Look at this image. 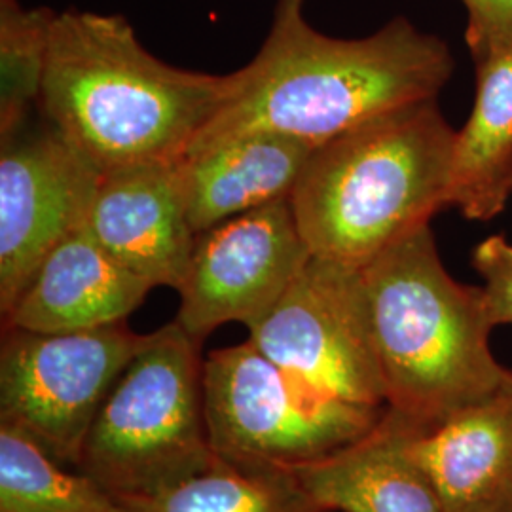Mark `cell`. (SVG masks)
<instances>
[{
    "label": "cell",
    "mask_w": 512,
    "mask_h": 512,
    "mask_svg": "<svg viewBox=\"0 0 512 512\" xmlns=\"http://www.w3.org/2000/svg\"><path fill=\"white\" fill-rule=\"evenodd\" d=\"M302 2L277 0L264 44L230 73V92L184 158L262 131L319 147L389 110L437 99L454 74L446 42L410 19L365 38L329 37L306 21Z\"/></svg>",
    "instance_id": "obj_1"
},
{
    "label": "cell",
    "mask_w": 512,
    "mask_h": 512,
    "mask_svg": "<svg viewBox=\"0 0 512 512\" xmlns=\"http://www.w3.org/2000/svg\"><path fill=\"white\" fill-rule=\"evenodd\" d=\"M230 74L167 65L118 14L57 12L38 99L44 120L101 173L181 162L230 92Z\"/></svg>",
    "instance_id": "obj_2"
},
{
    "label": "cell",
    "mask_w": 512,
    "mask_h": 512,
    "mask_svg": "<svg viewBox=\"0 0 512 512\" xmlns=\"http://www.w3.org/2000/svg\"><path fill=\"white\" fill-rule=\"evenodd\" d=\"M458 131L437 99L389 110L313 148L291 194L311 255L365 266L448 207Z\"/></svg>",
    "instance_id": "obj_3"
},
{
    "label": "cell",
    "mask_w": 512,
    "mask_h": 512,
    "mask_svg": "<svg viewBox=\"0 0 512 512\" xmlns=\"http://www.w3.org/2000/svg\"><path fill=\"white\" fill-rule=\"evenodd\" d=\"M389 408L437 427L511 378L490 351L482 287L446 272L429 224L361 266Z\"/></svg>",
    "instance_id": "obj_4"
},
{
    "label": "cell",
    "mask_w": 512,
    "mask_h": 512,
    "mask_svg": "<svg viewBox=\"0 0 512 512\" xmlns=\"http://www.w3.org/2000/svg\"><path fill=\"white\" fill-rule=\"evenodd\" d=\"M200 348L177 321L150 332L101 404L76 469L118 497H139L215 467Z\"/></svg>",
    "instance_id": "obj_5"
},
{
    "label": "cell",
    "mask_w": 512,
    "mask_h": 512,
    "mask_svg": "<svg viewBox=\"0 0 512 512\" xmlns=\"http://www.w3.org/2000/svg\"><path fill=\"white\" fill-rule=\"evenodd\" d=\"M384 410L317 395L251 340L215 349L203 361L211 448L220 461L241 469L293 473L365 435Z\"/></svg>",
    "instance_id": "obj_6"
},
{
    "label": "cell",
    "mask_w": 512,
    "mask_h": 512,
    "mask_svg": "<svg viewBox=\"0 0 512 512\" xmlns=\"http://www.w3.org/2000/svg\"><path fill=\"white\" fill-rule=\"evenodd\" d=\"M147 338L126 323L78 332L4 327L0 425L76 469L101 404Z\"/></svg>",
    "instance_id": "obj_7"
},
{
    "label": "cell",
    "mask_w": 512,
    "mask_h": 512,
    "mask_svg": "<svg viewBox=\"0 0 512 512\" xmlns=\"http://www.w3.org/2000/svg\"><path fill=\"white\" fill-rule=\"evenodd\" d=\"M249 340L317 395L384 410L361 268L311 255Z\"/></svg>",
    "instance_id": "obj_8"
},
{
    "label": "cell",
    "mask_w": 512,
    "mask_h": 512,
    "mask_svg": "<svg viewBox=\"0 0 512 512\" xmlns=\"http://www.w3.org/2000/svg\"><path fill=\"white\" fill-rule=\"evenodd\" d=\"M310 256L291 198L224 220L196 238L175 321L200 342L234 321L253 329Z\"/></svg>",
    "instance_id": "obj_9"
},
{
    "label": "cell",
    "mask_w": 512,
    "mask_h": 512,
    "mask_svg": "<svg viewBox=\"0 0 512 512\" xmlns=\"http://www.w3.org/2000/svg\"><path fill=\"white\" fill-rule=\"evenodd\" d=\"M0 313L57 243L86 226L101 171L54 126L0 141Z\"/></svg>",
    "instance_id": "obj_10"
},
{
    "label": "cell",
    "mask_w": 512,
    "mask_h": 512,
    "mask_svg": "<svg viewBox=\"0 0 512 512\" xmlns=\"http://www.w3.org/2000/svg\"><path fill=\"white\" fill-rule=\"evenodd\" d=\"M86 228L133 274L177 291L198 238L186 211L181 162L103 173Z\"/></svg>",
    "instance_id": "obj_11"
},
{
    "label": "cell",
    "mask_w": 512,
    "mask_h": 512,
    "mask_svg": "<svg viewBox=\"0 0 512 512\" xmlns=\"http://www.w3.org/2000/svg\"><path fill=\"white\" fill-rule=\"evenodd\" d=\"M427 429L385 406L365 435L291 475L325 512H444L439 484L418 450Z\"/></svg>",
    "instance_id": "obj_12"
},
{
    "label": "cell",
    "mask_w": 512,
    "mask_h": 512,
    "mask_svg": "<svg viewBox=\"0 0 512 512\" xmlns=\"http://www.w3.org/2000/svg\"><path fill=\"white\" fill-rule=\"evenodd\" d=\"M154 287L78 228L44 258L2 329L78 332L126 323Z\"/></svg>",
    "instance_id": "obj_13"
},
{
    "label": "cell",
    "mask_w": 512,
    "mask_h": 512,
    "mask_svg": "<svg viewBox=\"0 0 512 512\" xmlns=\"http://www.w3.org/2000/svg\"><path fill=\"white\" fill-rule=\"evenodd\" d=\"M313 148L279 133H249L181 160L196 234L264 205L289 200Z\"/></svg>",
    "instance_id": "obj_14"
},
{
    "label": "cell",
    "mask_w": 512,
    "mask_h": 512,
    "mask_svg": "<svg viewBox=\"0 0 512 512\" xmlns=\"http://www.w3.org/2000/svg\"><path fill=\"white\" fill-rule=\"evenodd\" d=\"M512 196V54L476 65L473 112L458 131L448 207L469 220L497 217Z\"/></svg>",
    "instance_id": "obj_15"
},
{
    "label": "cell",
    "mask_w": 512,
    "mask_h": 512,
    "mask_svg": "<svg viewBox=\"0 0 512 512\" xmlns=\"http://www.w3.org/2000/svg\"><path fill=\"white\" fill-rule=\"evenodd\" d=\"M444 512L512 486V374L494 395L421 433Z\"/></svg>",
    "instance_id": "obj_16"
},
{
    "label": "cell",
    "mask_w": 512,
    "mask_h": 512,
    "mask_svg": "<svg viewBox=\"0 0 512 512\" xmlns=\"http://www.w3.org/2000/svg\"><path fill=\"white\" fill-rule=\"evenodd\" d=\"M0 512H135L80 469L0 425Z\"/></svg>",
    "instance_id": "obj_17"
},
{
    "label": "cell",
    "mask_w": 512,
    "mask_h": 512,
    "mask_svg": "<svg viewBox=\"0 0 512 512\" xmlns=\"http://www.w3.org/2000/svg\"><path fill=\"white\" fill-rule=\"evenodd\" d=\"M135 512H325L291 473L215 467L154 494L120 497Z\"/></svg>",
    "instance_id": "obj_18"
},
{
    "label": "cell",
    "mask_w": 512,
    "mask_h": 512,
    "mask_svg": "<svg viewBox=\"0 0 512 512\" xmlns=\"http://www.w3.org/2000/svg\"><path fill=\"white\" fill-rule=\"evenodd\" d=\"M57 12L0 0V141L27 124L44 84Z\"/></svg>",
    "instance_id": "obj_19"
},
{
    "label": "cell",
    "mask_w": 512,
    "mask_h": 512,
    "mask_svg": "<svg viewBox=\"0 0 512 512\" xmlns=\"http://www.w3.org/2000/svg\"><path fill=\"white\" fill-rule=\"evenodd\" d=\"M473 264L484 279L482 298L490 323H512V245L501 236L484 239L473 253Z\"/></svg>",
    "instance_id": "obj_20"
},
{
    "label": "cell",
    "mask_w": 512,
    "mask_h": 512,
    "mask_svg": "<svg viewBox=\"0 0 512 512\" xmlns=\"http://www.w3.org/2000/svg\"><path fill=\"white\" fill-rule=\"evenodd\" d=\"M467 8L465 40L476 65L512 54V0H461Z\"/></svg>",
    "instance_id": "obj_21"
},
{
    "label": "cell",
    "mask_w": 512,
    "mask_h": 512,
    "mask_svg": "<svg viewBox=\"0 0 512 512\" xmlns=\"http://www.w3.org/2000/svg\"><path fill=\"white\" fill-rule=\"evenodd\" d=\"M450 512H512V486L476 497Z\"/></svg>",
    "instance_id": "obj_22"
}]
</instances>
